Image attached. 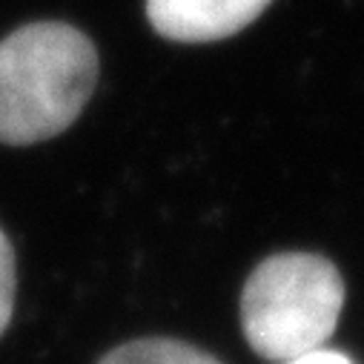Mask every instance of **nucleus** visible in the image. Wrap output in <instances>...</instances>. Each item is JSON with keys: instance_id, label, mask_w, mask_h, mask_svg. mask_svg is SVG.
<instances>
[{"instance_id": "1", "label": "nucleus", "mask_w": 364, "mask_h": 364, "mask_svg": "<svg viewBox=\"0 0 364 364\" xmlns=\"http://www.w3.org/2000/svg\"><path fill=\"white\" fill-rule=\"evenodd\" d=\"M98 83V52L80 29L29 23L0 41V144L29 146L69 129Z\"/></svg>"}, {"instance_id": "6", "label": "nucleus", "mask_w": 364, "mask_h": 364, "mask_svg": "<svg viewBox=\"0 0 364 364\" xmlns=\"http://www.w3.org/2000/svg\"><path fill=\"white\" fill-rule=\"evenodd\" d=\"M284 364H353L344 353H336V350H313V353H304L299 358H290Z\"/></svg>"}, {"instance_id": "3", "label": "nucleus", "mask_w": 364, "mask_h": 364, "mask_svg": "<svg viewBox=\"0 0 364 364\" xmlns=\"http://www.w3.org/2000/svg\"><path fill=\"white\" fill-rule=\"evenodd\" d=\"M272 0H146V18L161 38L207 43L247 29Z\"/></svg>"}, {"instance_id": "4", "label": "nucleus", "mask_w": 364, "mask_h": 364, "mask_svg": "<svg viewBox=\"0 0 364 364\" xmlns=\"http://www.w3.org/2000/svg\"><path fill=\"white\" fill-rule=\"evenodd\" d=\"M98 364H221L198 347L175 338H138L115 347Z\"/></svg>"}, {"instance_id": "5", "label": "nucleus", "mask_w": 364, "mask_h": 364, "mask_svg": "<svg viewBox=\"0 0 364 364\" xmlns=\"http://www.w3.org/2000/svg\"><path fill=\"white\" fill-rule=\"evenodd\" d=\"M15 307V252L9 238L0 230V336L6 333Z\"/></svg>"}, {"instance_id": "2", "label": "nucleus", "mask_w": 364, "mask_h": 364, "mask_svg": "<svg viewBox=\"0 0 364 364\" xmlns=\"http://www.w3.org/2000/svg\"><path fill=\"white\" fill-rule=\"evenodd\" d=\"M341 307L344 282L333 261L313 252H279L247 279L241 324L258 355L290 361L330 341Z\"/></svg>"}]
</instances>
